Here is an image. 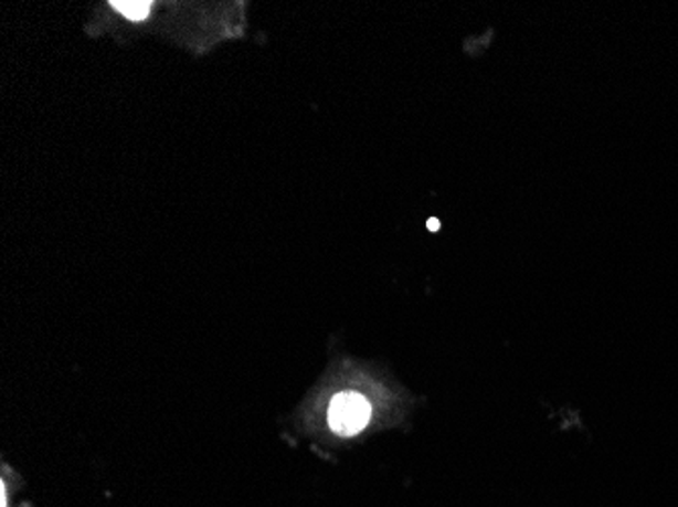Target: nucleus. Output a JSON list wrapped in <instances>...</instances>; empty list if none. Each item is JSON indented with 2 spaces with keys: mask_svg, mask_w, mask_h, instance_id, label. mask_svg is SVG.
Instances as JSON below:
<instances>
[{
  "mask_svg": "<svg viewBox=\"0 0 678 507\" xmlns=\"http://www.w3.org/2000/svg\"><path fill=\"white\" fill-rule=\"evenodd\" d=\"M372 409L368 400L356 392H341L331 400L327 421L333 433L341 436H352L364 429L370 421Z\"/></svg>",
  "mask_w": 678,
  "mask_h": 507,
  "instance_id": "nucleus-1",
  "label": "nucleus"
},
{
  "mask_svg": "<svg viewBox=\"0 0 678 507\" xmlns=\"http://www.w3.org/2000/svg\"><path fill=\"white\" fill-rule=\"evenodd\" d=\"M110 7H114L118 13L125 14L130 21H142L151 11V2H140V0H125V2L114 0Z\"/></svg>",
  "mask_w": 678,
  "mask_h": 507,
  "instance_id": "nucleus-2",
  "label": "nucleus"
}]
</instances>
